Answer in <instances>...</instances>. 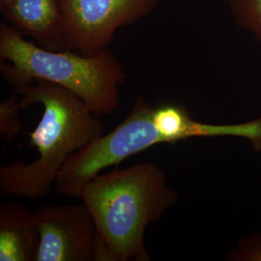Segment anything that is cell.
I'll use <instances>...</instances> for the list:
<instances>
[{"label": "cell", "mask_w": 261, "mask_h": 261, "mask_svg": "<svg viewBox=\"0 0 261 261\" xmlns=\"http://www.w3.org/2000/svg\"><path fill=\"white\" fill-rule=\"evenodd\" d=\"M152 119L167 143H175L191 138L232 137L233 125H216L194 120L186 109L176 103L154 107Z\"/></svg>", "instance_id": "ba28073f"}, {"label": "cell", "mask_w": 261, "mask_h": 261, "mask_svg": "<svg viewBox=\"0 0 261 261\" xmlns=\"http://www.w3.org/2000/svg\"><path fill=\"white\" fill-rule=\"evenodd\" d=\"M34 213L39 246L34 261H95L93 217L80 204H50Z\"/></svg>", "instance_id": "5b68a950"}, {"label": "cell", "mask_w": 261, "mask_h": 261, "mask_svg": "<svg viewBox=\"0 0 261 261\" xmlns=\"http://www.w3.org/2000/svg\"><path fill=\"white\" fill-rule=\"evenodd\" d=\"M230 261H261V232L243 238L227 255Z\"/></svg>", "instance_id": "8fae6325"}, {"label": "cell", "mask_w": 261, "mask_h": 261, "mask_svg": "<svg viewBox=\"0 0 261 261\" xmlns=\"http://www.w3.org/2000/svg\"><path fill=\"white\" fill-rule=\"evenodd\" d=\"M0 58V71L14 88L41 80L75 94L100 115H111L119 107V85L127 75L108 48L94 56L51 50L33 44L17 28L2 22Z\"/></svg>", "instance_id": "3957f363"}, {"label": "cell", "mask_w": 261, "mask_h": 261, "mask_svg": "<svg viewBox=\"0 0 261 261\" xmlns=\"http://www.w3.org/2000/svg\"><path fill=\"white\" fill-rule=\"evenodd\" d=\"M12 1L13 0H0V8H1V11L6 9L10 4L12 3Z\"/></svg>", "instance_id": "7c38bea8"}, {"label": "cell", "mask_w": 261, "mask_h": 261, "mask_svg": "<svg viewBox=\"0 0 261 261\" xmlns=\"http://www.w3.org/2000/svg\"><path fill=\"white\" fill-rule=\"evenodd\" d=\"M39 235L34 213L16 201L0 204V261H34Z\"/></svg>", "instance_id": "52a82bcc"}, {"label": "cell", "mask_w": 261, "mask_h": 261, "mask_svg": "<svg viewBox=\"0 0 261 261\" xmlns=\"http://www.w3.org/2000/svg\"><path fill=\"white\" fill-rule=\"evenodd\" d=\"M14 91L21 96L22 111L36 103L44 108L36 129L28 134L38 158L30 164L18 159L0 168V194L43 198L53 192L67 160L103 135L105 124L80 97L57 84L39 80L20 84Z\"/></svg>", "instance_id": "7a4b0ae2"}, {"label": "cell", "mask_w": 261, "mask_h": 261, "mask_svg": "<svg viewBox=\"0 0 261 261\" xmlns=\"http://www.w3.org/2000/svg\"><path fill=\"white\" fill-rule=\"evenodd\" d=\"M80 198L96 226L95 261H150L145 230L176 203L178 193L162 168L145 162L98 174Z\"/></svg>", "instance_id": "6da1fadb"}, {"label": "cell", "mask_w": 261, "mask_h": 261, "mask_svg": "<svg viewBox=\"0 0 261 261\" xmlns=\"http://www.w3.org/2000/svg\"><path fill=\"white\" fill-rule=\"evenodd\" d=\"M23 35L51 50H66L64 18L58 0H13L2 11Z\"/></svg>", "instance_id": "8992f818"}, {"label": "cell", "mask_w": 261, "mask_h": 261, "mask_svg": "<svg viewBox=\"0 0 261 261\" xmlns=\"http://www.w3.org/2000/svg\"><path fill=\"white\" fill-rule=\"evenodd\" d=\"M228 4L236 25L261 42V0H228Z\"/></svg>", "instance_id": "9c48e42d"}, {"label": "cell", "mask_w": 261, "mask_h": 261, "mask_svg": "<svg viewBox=\"0 0 261 261\" xmlns=\"http://www.w3.org/2000/svg\"><path fill=\"white\" fill-rule=\"evenodd\" d=\"M17 92L14 91L7 99L0 103V134L7 141H12L22 127L20 112L17 99Z\"/></svg>", "instance_id": "30bf717a"}, {"label": "cell", "mask_w": 261, "mask_h": 261, "mask_svg": "<svg viewBox=\"0 0 261 261\" xmlns=\"http://www.w3.org/2000/svg\"><path fill=\"white\" fill-rule=\"evenodd\" d=\"M161 0H58L67 48L84 56L106 49L118 28L147 17Z\"/></svg>", "instance_id": "277c9868"}]
</instances>
